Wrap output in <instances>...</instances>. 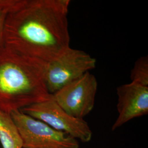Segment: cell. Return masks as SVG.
Segmentation results:
<instances>
[{
	"label": "cell",
	"mask_w": 148,
	"mask_h": 148,
	"mask_svg": "<svg viewBox=\"0 0 148 148\" xmlns=\"http://www.w3.org/2000/svg\"><path fill=\"white\" fill-rule=\"evenodd\" d=\"M70 0H19L5 16L4 47L49 63L70 46Z\"/></svg>",
	"instance_id": "6da1fadb"
},
{
	"label": "cell",
	"mask_w": 148,
	"mask_h": 148,
	"mask_svg": "<svg viewBox=\"0 0 148 148\" xmlns=\"http://www.w3.org/2000/svg\"><path fill=\"white\" fill-rule=\"evenodd\" d=\"M97 60L85 51L68 48L58 58L47 65L45 82L50 95L95 69Z\"/></svg>",
	"instance_id": "277c9868"
},
{
	"label": "cell",
	"mask_w": 148,
	"mask_h": 148,
	"mask_svg": "<svg viewBox=\"0 0 148 148\" xmlns=\"http://www.w3.org/2000/svg\"><path fill=\"white\" fill-rule=\"evenodd\" d=\"M98 81L95 76L86 73L52 95L64 111L71 116L84 119L93 109Z\"/></svg>",
	"instance_id": "8992f818"
},
{
	"label": "cell",
	"mask_w": 148,
	"mask_h": 148,
	"mask_svg": "<svg viewBox=\"0 0 148 148\" xmlns=\"http://www.w3.org/2000/svg\"><path fill=\"white\" fill-rule=\"evenodd\" d=\"M21 111L82 142H89L92 139V132L88 123L84 119L69 115L59 106L52 95L47 99L25 107Z\"/></svg>",
	"instance_id": "5b68a950"
},
{
	"label": "cell",
	"mask_w": 148,
	"mask_h": 148,
	"mask_svg": "<svg viewBox=\"0 0 148 148\" xmlns=\"http://www.w3.org/2000/svg\"><path fill=\"white\" fill-rule=\"evenodd\" d=\"M18 1L19 0H0V11L7 13L16 7Z\"/></svg>",
	"instance_id": "30bf717a"
},
{
	"label": "cell",
	"mask_w": 148,
	"mask_h": 148,
	"mask_svg": "<svg viewBox=\"0 0 148 148\" xmlns=\"http://www.w3.org/2000/svg\"><path fill=\"white\" fill-rule=\"evenodd\" d=\"M7 13L4 11H0V49L4 47L3 41V29Z\"/></svg>",
	"instance_id": "8fae6325"
},
{
	"label": "cell",
	"mask_w": 148,
	"mask_h": 148,
	"mask_svg": "<svg viewBox=\"0 0 148 148\" xmlns=\"http://www.w3.org/2000/svg\"><path fill=\"white\" fill-rule=\"evenodd\" d=\"M47 63L0 49V110L8 114L45 101L51 95L45 82Z\"/></svg>",
	"instance_id": "7a4b0ae2"
},
{
	"label": "cell",
	"mask_w": 148,
	"mask_h": 148,
	"mask_svg": "<svg viewBox=\"0 0 148 148\" xmlns=\"http://www.w3.org/2000/svg\"><path fill=\"white\" fill-rule=\"evenodd\" d=\"M0 142L2 148H23L21 136L11 115L0 110Z\"/></svg>",
	"instance_id": "ba28073f"
},
{
	"label": "cell",
	"mask_w": 148,
	"mask_h": 148,
	"mask_svg": "<svg viewBox=\"0 0 148 148\" xmlns=\"http://www.w3.org/2000/svg\"><path fill=\"white\" fill-rule=\"evenodd\" d=\"M21 137L23 148H79V141L21 110L10 114Z\"/></svg>",
	"instance_id": "3957f363"
},
{
	"label": "cell",
	"mask_w": 148,
	"mask_h": 148,
	"mask_svg": "<svg viewBox=\"0 0 148 148\" xmlns=\"http://www.w3.org/2000/svg\"><path fill=\"white\" fill-rule=\"evenodd\" d=\"M131 82L148 87V56L138 59L131 71Z\"/></svg>",
	"instance_id": "9c48e42d"
},
{
	"label": "cell",
	"mask_w": 148,
	"mask_h": 148,
	"mask_svg": "<svg viewBox=\"0 0 148 148\" xmlns=\"http://www.w3.org/2000/svg\"><path fill=\"white\" fill-rule=\"evenodd\" d=\"M118 116L111 131L148 113V87L131 82L117 88Z\"/></svg>",
	"instance_id": "52a82bcc"
}]
</instances>
